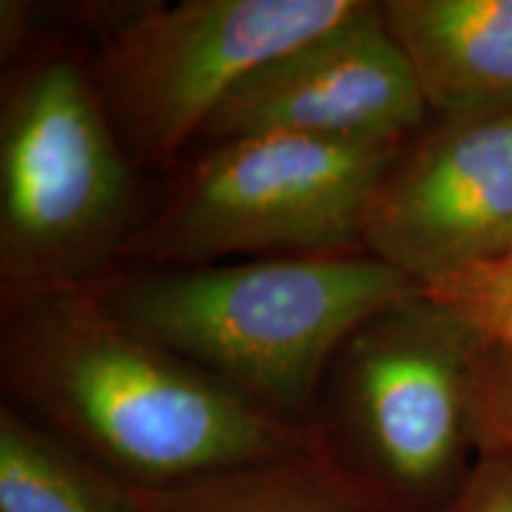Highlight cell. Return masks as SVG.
Masks as SVG:
<instances>
[{
    "instance_id": "cell-1",
    "label": "cell",
    "mask_w": 512,
    "mask_h": 512,
    "mask_svg": "<svg viewBox=\"0 0 512 512\" xmlns=\"http://www.w3.org/2000/svg\"><path fill=\"white\" fill-rule=\"evenodd\" d=\"M5 403L138 489L318 446L219 377L112 318L83 287L0 294Z\"/></svg>"
},
{
    "instance_id": "cell-2",
    "label": "cell",
    "mask_w": 512,
    "mask_h": 512,
    "mask_svg": "<svg viewBox=\"0 0 512 512\" xmlns=\"http://www.w3.org/2000/svg\"><path fill=\"white\" fill-rule=\"evenodd\" d=\"M102 309L280 418L313 425L325 370L384 306L422 292L363 249L207 266H114Z\"/></svg>"
},
{
    "instance_id": "cell-3",
    "label": "cell",
    "mask_w": 512,
    "mask_h": 512,
    "mask_svg": "<svg viewBox=\"0 0 512 512\" xmlns=\"http://www.w3.org/2000/svg\"><path fill=\"white\" fill-rule=\"evenodd\" d=\"M3 69L0 294L93 283L145 219L140 169L88 60L43 38Z\"/></svg>"
},
{
    "instance_id": "cell-4",
    "label": "cell",
    "mask_w": 512,
    "mask_h": 512,
    "mask_svg": "<svg viewBox=\"0 0 512 512\" xmlns=\"http://www.w3.org/2000/svg\"><path fill=\"white\" fill-rule=\"evenodd\" d=\"M482 342L418 292L363 320L332 356L313 425L396 512L437 510L470 475Z\"/></svg>"
},
{
    "instance_id": "cell-5",
    "label": "cell",
    "mask_w": 512,
    "mask_h": 512,
    "mask_svg": "<svg viewBox=\"0 0 512 512\" xmlns=\"http://www.w3.org/2000/svg\"><path fill=\"white\" fill-rule=\"evenodd\" d=\"M399 145L287 133L211 143L145 211L117 266L358 252L368 197Z\"/></svg>"
},
{
    "instance_id": "cell-6",
    "label": "cell",
    "mask_w": 512,
    "mask_h": 512,
    "mask_svg": "<svg viewBox=\"0 0 512 512\" xmlns=\"http://www.w3.org/2000/svg\"><path fill=\"white\" fill-rule=\"evenodd\" d=\"M358 0H181L86 8L88 72L140 171L181 166L209 119L256 67L302 46Z\"/></svg>"
},
{
    "instance_id": "cell-7",
    "label": "cell",
    "mask_w": 512,
    "mask_h": 512,
    "mask_svg": "<svg viewBox=\"0 0 512 512\" xmlns=\"http://www.w3.org/2000/svg\"><path fill=\"white\" fill-rule=\"evenodd\" d=\"M361 247L422 290L512 252V112L430 117L384 166Z\"/></svg>"
},
{
    "instance_id": "cell-8",
    "label": "cell",
    "mask_w": 512,
    "mask_h": 512,
    "mask_svg": "<svg viewBox=\"0 0 512 512\" xmlns=\"http://www.w3.org/2000/svg\"><path fill=\"white\" fill-rule=\"evenodd\" d=\"M432 117L380 3L356 10L247 74L209 119L207 143L287 133L323 140L403 143Z\"/></svg>"
},
{
    "instance_id": "cell-9",
    "label": "cell",
    "mask_w": 512,
    "mask_h": 512,
    "mask_svg": "<svg viewBox=\"0 0 512 512\" xmlns=\"http://www.w3.org/2000/svg\"><path fill=\"white\" fill-rule=\"evenodd\" d=\"M432 117L512 112V0H384Z\"/></svg>"
},
{
    "instance_id": "cell-10",
    "label": "cell",
    "mask_w": 512,
    "mask_h": 512,
    "mask_svg": "<svg viewBox=\"0 0 512 512\" xmlns=\"http://www.w3.org/2000/svg\"><path fill=\"white\" fill-rule=\"evenodd\" d=\"M131 489L136 512H396L325 439L190 482Z\"/></svg>"
},
{
    "instance_id": "cell-11",
    "label": "cell",
    "mask_w": 512,
    "mask_h": 512,
    "mask_svg": "<svg viewBox=\"0 0 512 512\" xmlns=\"http://www.w3.org/2000/svg\"><path fill=\"white\" fill-rule=\"evenodd\" d=\"M0 512H136V501L131 484L3 403Z\"/></svg>"
},
{
    "instance_id": "cell-12",
    "label": "cell",
    "mask_w": 512,
    "mask_h": 512,
    "mask_svg": "<svg viewBox=\"0 0 512 512\" xmlns=\"http://www.w3.org/2000/svg\"><path fill=\"white\" fill-rule=\"evenodd\" d=\"M484 342L512 344V252L422 290Z\"/></svg>"
},
{
    "instance_id": "cell-13",
    "label": "cell",
    "mask_w": 512,
    "mask_h": 512,
    "mask_svg": "<svg viewBox=\"0 0 512 512\" xmlns=\"http://www.w3.org/2000/svg\"><path fill=\"white\" fill-rule=\"evenodd\" d=\"M477 456L512 458V344L482 342L472 373Z\"/></svg>"
},
{
    "instance_id": "cell-14",
    "label": "cell",
    "mask_w": 512,
    "mask_h": 512,
    "mask_svg": "<svg viewBox=\"0 0 512 512\" xmlns=\"http://www.w3.org/2000/svg\"><path fill=\"white\" fill-rule=\"evenodd\" d=\"M432 512H512V458L477 456L456 494Z\"/></svg>"
}]
</instances>
